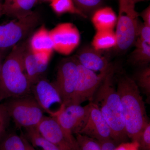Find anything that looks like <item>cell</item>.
Returning <instances> with one entry per match:
<instances>
[{
  "label": "cell",
  "instance_id": "cell-3",
  "mask_svg": "<svg viewBox=\"0 0 150 150\" xmlns=\"http://www.w3.org/2000/svg\"><path fill=\"white\" fill-rule=\"evenodd\" d=\"M27 48L26 42L17 44L3 61L0 71V100L31 93V85L23 65Z\"/></svg>",
  "mask_w": 150,
  "mask_h": 150
},
{
  "label": "cell",
  "instance_id": "cell-35",
  "mask_svg": "<svg viewBox=\"0 0 150 150\" xmlns=\"http://www.w3.org/2000/svg\"><path fill=\"white\" fill-rule=\"evenodd\" d=\"M134 1V2L135 4L138 2H139L143 1H146V0H133Z\"/></svg>",
  "mask_w": 150,
  "mask_h": 150
},
{
  "label": "cell",
  "instance_id": "cell-17",
  "mask_svg": "<svg viewBox=\"0 0 150 150\" xmlns=\"http://www.w3.org/2000/svg\"><path fill=\"white\" fill-rule=\"evenodd\" d=\"M91 21L96 31L113 30L117 24V17L111 8L100 7L92 14Z\"/></svg>",
  "mask_w": 150,
  "mask_h": 150
},
{
  "label": "cell",
  "instance_id": "cell-9",
  "mask_svg": "<svg viewBox=\"0 0 150 150\" xmlns=\"http://www.w3.org/2000/svg\"><path fill=\"white\" fill-rule=\"evenodd\" d=\"M78 63L75 57L63 60L58 67L54 83L65 106L70 104L78 79Z\"/></svg>",
  "mask_w": 150,
  "mask_h": 150
},
{
  "label": "cell",
  "instance_id": "cell-11",
  "mask_svg": "<svg viewBox=\"0 0 150 150\" xmlns=\"http://www.w3.org/2000/svg\"><path fill=\"white\" fill-rule=\"evenodd\" d=\"M36 128L60 150H80L76 138L67 135L55 117L44 116Z\"/></svg>",
  "mask_w": 150,
  "mask_h": 150
},
{
  "label": "cell",
  "instance_id": "cell-26",
  "mask_svg": "<svg viewBox=\"0 0 150 150\" xmlns=\"http://www.w3.org/2000/svg\"><path fill=\"white\" fill-rule=\"evenodd\" d=\"M75 137L80 150H101L96 140L85 135L76 134Z\"/></svg>",
  "mask_w": 150,
  "mask_h": 150
},
{
  "label": "cell",
  "instance_id": "cell-16",
  "mask_svg": "<svg viewBox=\"0 0 150 150\" xmlns=\"http://www.w3.org/2000/svg\"><path fill=\"white\" fill-rule=\"evenodd\" d=\"M28 46L30 51L33 54L51 58L54 48L50 30L45 25H42L32 35Z\"/></svg>",
  "mask_w": 150,
  "mask_h": 150
},
{
  "label": "cell",
  "instance_id": "cell-6",
  "mask_svg": "<svg viewBox=\"0 0 150 150\" xmlns=\"http://www.w3.org/2000/svg\"><path fill=\"white\" fill-rule=\"evenodd\" d=\"M37 13L32 11L25 16L15 18L6 24L0 25V50L13 48L39 23Z\"/></svg>",
  "mask_w": 150,
  "mask_h": 150
},
{
  "label": "cell",
  "instance_id": "cell-29",
  "mask_svg": "<svg viewBox=\"0 0 150 150\" xmlns=\"http://www.w3.org/2000/svg\"><path fill=\"white\" fill-rule=\"evenodd\" d=\"M142 41L150 43V26L144 24L139 23L137 32V38Z\"/></svg>",
  "mask_w": 150,
  "mask_h": 150
},
{
  "label": "cell",
  "instance_id": "cell-37",
  "mask_svg": "<svg viewBox=\"0 0 150 150\" xmlns=\"http://www.w3.org/2000/svg\"><path fill=\"white\" fill-rule=\"evenodd\" d=\"M1 16H0V17H1Z\"/></svg>",
  "mask_w": 150,
  "mask_h": 150
},
{
  "label": "cell",
  "instance_id": "cell-1",
  "mask_svg": "<svg viewBox=\"0 0 150 150\" xmlns=\"http://www.w3.org/2000/svg\"><path fill=\"white\" fill-rule=\"evenodd\" d=\"M116 68L112 65L94 96L92 102L99 108L111 131L112 140L118 145L128 139L123 108L114 86Z\"/></svg>",
  "mask_w": 150,
  "mask_h": 150
},
{
  "label": "cell",
  "instance_id": "cell-12",
  "mask_svg": "<svg viewBox=\"0 0 150 150\" xmlns=\"http://www.w3.org/2000/svg\"><path fill=\"white\" fill-rule=\"evenodd\" d=\"M54 50L64 55L71 54L79 44L80 34L71 23H60L50 30Z\"/></svg>",
  "mask_w": 150,
  "mask_h": 150
},
{
  "label": "cell",
  "instance_id": "cell-32",
  "mask_svg": "<svg viewBox=\"0 0 150 150\" xmlns=\"http://www.w3.org/2000/svg\"><path fill=\"white\" fill-rule=\"evenodd\" d=\"M21 135L23 139V142H24L25 145V150H36L35 149V148L26 139V138L25 137L24 134H22Z\"/></svg>",
  "mask_w": 150,
  "mask_h": 150
},
{
  "label": "cell",
  "instance_id": "cell-10",
  "mask_svg": "<svg viewBox=\"0 0 150 150\" xmlns=\"http://www.w3.org/2000/svg\"><path fill=\"white\" fill-rule=\"evenodd\" d=\"M91 104L86 106L71 104L65 106L55 118L64 131L69 137L79 133L87 121Z\"/></svg>",
  "mask_w": 150,
  "mask_h": 150
},
{
  "label": "cell",
  "instance_id": "cell-30",
  "mask_svg": "<svg viewBox=\"0 0 150 150\" xmlns=\"http://www.w3.org/2000/svg\"><path fill=\"white\" fill-rule=\"evenodd\" d=\"M101 150H117V145L112 139L104 141H97Z\"/></svg>",
  "mask_w": 150,
  "mask_h": 150
},
{
  "label": "cell",
  "instance_id": "cell-4",
  "mask_svg": "<svg viewBox=\"0 0 150 150\" xmlns=\"http://www.w3.org/2000/svg\"><path fill=\"white\" fill-rule=\"evenodd\" d=\"M7 100L3 104L18 128H36L45 116L31 93Z\"/></svg>",
  "mask_w": 150,
  "mask_h": 150
},
{
  "label": "cell",
  "instance_id": "cell-33",
  "mask_svg": "<svg viewBox=\"0 0 150 150\" xmlns=\"http://www.w3.org/2000/svg\"><path fill=\"white\" fill-rule=\"evenodd\" d=\"M4 51L3 50H0V71H1V67L2 64L4 59Z\"/></svg>",
  "mask_w": 150,
  "mask_h": 150
},
{
  "label": "cell",
  "instance_id": "cell-18",
  "mask_svg": "<svg viewBox=\"0 0 150 150\" xmlns=\"http://www.w3.org/2000/svg\"><path fill=\"white\" fill-rule=\"evenodd\" d=\"M37 0H4L2 4V14L18 18L32 12Z\"/></svg>",
  "mask_w": 150,
  "mask_h": 150
},
{
  "label": "cell",
  "instance_id": "cell-13",
  "mask_svg": "<svg viewBox=\"0 0 150 150\" xmlns=\"http://www.w3.org/2000/svg\"><path fill=\"white\" fill-rule=\"evenodd\" d=\"M87 121L78 134L85 135L97 141L112 139L111 130L96 105L93 102Z\"/></svg>",
  "mask_w": 150,
  "mask_h": 150
},
{
  "label": "cell",
  "instance_id": "cell-15",
  "mask_svg": "<svg viewBox=\"0 0 150 150\" xmlns=\"http://www.w3.org/2000/svg\"><path fill=\"white\" fill-rule=\"evenodd\" d=\"M51 58L33 53L28 48L23 57V65L31 86L47 70Z\"/></svg>",
  "mask_w": 150,
  "mask_h": 150
},
{
  "label": "cell",
  "instance_id": "cell-8",
  "mask_svg": "<svg viewBox=\"0 0 150 150\" xmlns=\"http://www.w3.org/2000/svg\"><path fill=\"white\" fill-rule=\"evenodd\" d=\"M77 63V83L70 104L81 105L86 101L92 102L96 91L112 66L107 71L96 74L93 71L81 65L78 61Z\"/></svg>",
  "mask_w": 150,
  "mask_h": 150
},
{
  "label": "cell",
  "instance_id": "cell-25",
  "mask_svg": "<svg viewBox=\"0 0 150 150\" xmlns=\"http://www.w3.org/2000/svg\"><path fill=\"white\" fill-rule=\"evenodd\" d=\"M104 0H73L75 6L88 17L101 7Z\"/></svg>",
  "mask_w": 150,
  "mask_h": 150
},
{
  "label": "cell",
  "instance_id": "cell-19",
  "mask_svg": "<svg viewBox=\"0 0 150 150\" xmlns=\"http://www.w3.org/2000/svg\"><path fill=\"white\" fill-rule=\"evenodd\" d=\"M136 47L131 53L129 62L132 64L140 67L148 66L150 62V43L137 38Z\"/></svg>",
  "mask_w": 150,
  "mask_h": 150
},
{
  "label": "cell",
  "instance_id": "cell-21",
  "mask_svg": "<svg viewBox=\"0 0 150 150\" xmlns=\"http://www.w3.org/2000/svg\"><path fill=\"white\" fill-rule=\"evenodd\" d=\"M25 137L34 148L41 150H60L54 144L44 138L39 133L36 128L25 129Z\"/></svg>",
  "mask_w": 150,
  "mask_h": 150
},
{
  "label": "cell",
  "instance_id": "cell-36",
  "mask_svg": "<svg viewBox=\"0 0 150 150\" xmlns=\"http://www.w3.org/2000/svg\"><path fill=\"white\" fill-rule=\"evenodd\" d=\"M45 1H52V0H45Z\"/></svg>",
  "mask_w": 150,
  "mask_h": 150
},
{
  "label": "cell",
  "instance_id": "cell-5",
  "mask_svg": "<svg viewBox=\"0 0 150 150\" xmlns=\"http://www.w3.org/2000/svg\"><path fill=\"white\" fill-rule=\"evenodd\" d=\"M118 1V16L115 31L117 38L116 47L124 51L130 48L137 40L139 16L133 0Z\"/></svg>",
  "mask_w": 150,
  "mask_h": 150
},
{
  "label": "cell",
  "instance_id": "cell-7",
  "mask_svg": "<svg viewBox=\"0 0 150 150\" xmlns=\"http://www.w3.org/2000/svg\"><path fill=\"white\" fill-rule=\"evenodd\" d=\"M31 94L43 110L55 117L65 106L54 83L41 77L32 86Z\"/></svg>",
  "mask_w": 150,
  "mask_h": 150
},
{
  "label": "cell",
  "instance_id": "cell-24",
  "mask_svg": "<svg viewBox=\"0 0 150 150\" xmlns=\"http://www.w3.org/2000/svg\"><path fill=\"white\" fill-rule=\"evenodd\" d=\"M133 80L138 87L142 89V91L146 96V101L150 102V67L149 66L140 67L134 75Z\"/></svg>",
  "mask_w": 150,
  "mask_h": 150
},
{
  "label": "cell",
  "instance_id": "cell-27",
  "mask_svg": "<svg viewBox=\"0 0 150 150\" xmlns=\"http://www.w3.org/2000/svg\"><path fill=\"white\" fill-rule=\"evenodd\" d=\"M137 143L142 150H150V123L149 122L140 135Z\"/></svg>",
  "mask_w": 150,
  "mask_h": 150
},
{
  "label": "cell",
  "instance_id": "cell-28",
  "mask_svg": "<svg viewBox=\"0 0 150 150\" xmlns=\"http://www.w3.org/2000/svg\"><path fill=\"white\" fill-rule=\"evenodd\" d=\"M10 118L4 105L0 103V137L5 134L8 127Z\"/></svg>",
  "mask_w": 150,
  "mask_h": 150
},
{
  "label": "cell",
  "instance_id": "cell-22",
  "mask_svg": "<svg viewBox=\"0 0 150 150\" xmlns=\"http://www.w3.org/2000/svg\"><path fill=\"white\" fill-rule=\"evenodd\" d=\"M0 150H25L21 135L6 132L0 137Z\"/></svg>",
  "mask_w": 150,
  "mask_h": 150
},
{
  "label": "cell",
  "instance_id": "cell-31",
  "mask_svg": "<svg viewBox=\"0 0 150 150\" xmlns=\"http://www.w3.org/2000/svg\"><path fill=\"white\" fill-rule=\"evenodd\" d=\"M139 16H141L144 21V24L150 26V6H149L141 13L139 14Z\"/></svg>",
  "mask_w": 150,
  "mask_h": 150
},
{
  "label": "cell",
  "instance_id": "cell-34",
  "mask_svg": "<svg viewBox=\"0 0 150 150\" xmlns=\"http://www.w3.org/2000/svg\"><path fill=\"white\" fill-rule=\"evenodd\" d=\"M2 14V4L0 3V16H1Z\"/></svg>",
  "mask_w": 150,
  "mask_h": 150
},
{
  "label": "cell",
  "instance_id": "cell-2",
  "mask_svg": "<svg viewBox=\"0 0 150 150\" xmlns=\"http://www.w3.org/2000/svg\"><path fill=\"white\" fill-rule=\"evenodd\" d=\"M116 91L121 100L127 136L137 142L149 122L139 87L132 78L121 74L117 78Z\"/></svg>",
  "mask_w": 150,
  "mask_h": 150
},
{
  "label": "cell",
  "instance_id": "cell-14",
  "mask_svg": "<svg viewBox=\"0 0 150 150\" xmlns=\"http://www.w3.org/2000/svg\"><path fill=\"white\" fill-rule=\"evenodd\" d=\"M75 57L81 65L93 71L103 72L112 66L102 51L96 50L92 46L82 48Z\"/></svg>",
  "mask_w": 150,
  "mask_h": 150
},
{
  "label": "cell",
  "instance_id": "cell-23",
  "mask_svg": "<svg viewBox=\"0 0 150 150\" xmlns=\"http://www.w3.org/2000/svg\"><path fill=\"white\" fill-rule=\"evenodd\" d=\"M50 6L54 12L59 15L70 13L77 15L84 18H87L76 7L73 0H52Z\"/></svg>",
  "mask_w": 150,
  "mask_h": 150
},
{
  "label": "cell",
  "instance_id": "cell-20",
  "mask_svg": "<svg viewBox=\"0 0 150 150\" xmlns=\"http://www.w3.org/2000/svg\"><path fill=\"white\" fill-rule=\"evenodd\" d=\"M117 45V36L113 30L97 31L92 41L91 46L96 50L102 51L116 47Z\"/></svg>",
  "mask_w": 150,
  "mask_h": 150
}]
</instances>
